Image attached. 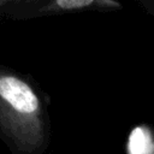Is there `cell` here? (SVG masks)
Here are the masks:
<instances>
[{"mask_svg": "<svg viewBox=\"0 0 154 154\" xmlns=\"http://www.w3.org/2000/svg\"><path fill=\"white\" fill-rule=\"evenodd\" d=\"M51 97L30 75L0 64V140L11 154H47Z\"/></svg>", "mask_w": 154, "mask_h": 154, "instance_id": "obj_1", "label": "cell"}, {"mask_svg": "<svg viewBox=\"0 0 154 154\" xmlns=\"http://www.w3.org/2000/svg\"><path fill=\"white\" fill-rule=\"evenodd\" d=\"M122 7L111 0H7L5 18L28 20L84 11H111Z\"/></svg>", "mask_w": 154, "mask_h": 154, "instance_id": "obj_2", "label": "cell"}, {"mask_svg": "<svg viewBox=\"0 0 154 154\" xmlns=\"http://www.w3.org/2000/svg\"><path fill=\"white\" fill-rule=\"evenodd\" d=\"M7 0H0V18H5V7Z\"/></svg>", "mask_w": 154, "mask_h": 154, "instance_id": "obj_3", "label": "cell"}]
</instances>
